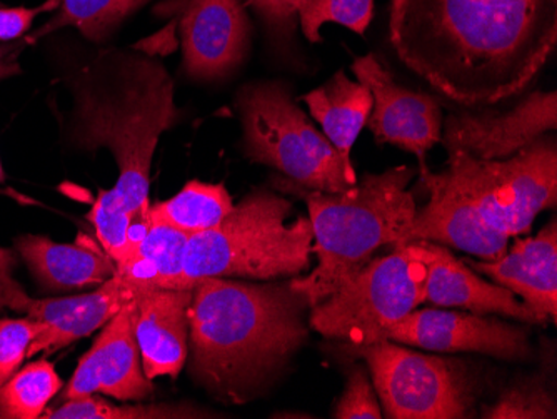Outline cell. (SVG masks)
Instances as JSON below:
<instances>
[{
    "label": "cell",
    "mask_w": 557,
    "mask_h": 419,
    "mask_svg": "<svg viewBox=\"0 0 557 419\" xmlns=\"http://www.w3.org/2000/svg\"><path fill=\"white\" fill-rule=\"evenodd\" d=\"M400 61L468 108L522 93L557 44V0H393Z\"/></svg>",
    "instance_id": "cell-1"
},
{
    "label": "cell",
    "mask_w": 557,
    "mask_h": 419,
    "mask_svg": "<svg viewBox=\"0 0 557 419\" xmlns=\"http://www.w3.org/2000/svg\"><path fill=\"white\" fill-rule=\"evenodd\" d=\"M308 311L311 303L293 281H197L189 308L190 373L222 402L258 398L308 341Z\"/></svg>",
    "instance_id": "cell-2"
},
{
    "label": "cell",
    "mask_w": 557,
    "mask_h": 419,
    "mask_svg": "<svg viewBox=\"0 0 557 419\" xmlns=\"http://www.w3.org/2000/svg\"><path fill=\"white\" fill-rule=\"evenodd\" d=\"M75 93V139L83 149L108 147L115 186L97 197L89 219L114 264L127 256V230L149 212L150 164L161 134L177 119L174 83L159 62L117 54Z\"/></svg>",
    "instance_id": "cell-3"
},
{
    "label": "cell",
    "mask_w": 557,
    "mask_h": 419,
    "mask_svg": "<svg viewBox=\"0 0 557 419\" xmlns=\"http://www.w3.org/2000/svg\"><path fill=\"white\" fill-rule=\"evenodd\" d=\"M414 169L408 165L366 174L361 183L343 193H321L296 187L308 205L312 226V255L318 266L293 286L311 308L333 294L344 281L374 259L383 246H403L414 218V194L408 189Z\"/></svg>",
    "instance_id": "cell-4"
},
{
    "label": "cell",
    "mask_w": 557,
    "mask_h": 419,
    "mask_svg": "<svg viewBox=\"0 0 557 419\" xmlns=\"http://www.w3.org/2000/svg\"><path fill=\"white\" fill-rule=\"evenodd\" d=\"M271 190L247 194L212 230L194 234L184 252L183 289L206 278L274 281L311 269L312 226Z\"/></svg>",
    "instance_id": "cell-5"
},
{
    "label": "cell",
    "mask_w": 557,
    "mask_h": 419,
    "mask_svg": "<svg viewBox=\"0 0 557 419\" xmlns=\"http://www.w3.org/2000/svg\"><path fill=\"white\" fill-rule=\"evenodd\" d=\"M237 108L250 161L277 169L302 189L334 194L358 183L352 164L294 102L286 84H249L237 94Z\"/></svg>",
    "instance_id": "cell-6"
},
{
    "label": "cell",
    "mask_w": 557,
    "mask_h": 419,
    "mask_svg": "<svg viewBox=\"0 0 557 419\" xmlns=\"http://www.w3.org/2000/svg\"><path fill=\"white\" fill-rule=\"evenodd\" d=\"M428 261L421 243L394 246L312 306L309 326L347 346L384 340V331L425 303Z\"/></svg>",
    "instance_id": "cell-7"
},
{
    "label": "cell",
    "mask_w": 557,
    "mask_h": 419,
    "mask_svg": "<svg viewBox=\"0 0 557 419\" xmlns=\"http://www.w3.org/2000/svg\"><path fill=\"white\" fill-rule=\"evenodd\" d=\"M444 174L493 230L509 237L529 233L541 212L556 208L557 149L546 136L508 159L447 152Z\"/></svg>",
    "instance_id": "cell-8"
},
{
    "label": "cell",
    "mask_w": 557,
    "mask_h": 419,
    "mask_svg": "<svg viewBox=\"0 0 557 419\" xmlns=\"http://www.w3.org/2000/svg\"><path fill=\"white\" fill-rule=\"evenodd\" d=\"M362 358L389 419H466L475 415V380L461 359L424 355L383 340L347 346Z\"/></svg>",
    "instance_id": "cell-9"
},
{
    "label": "cell",
    "mask_w": 557,
    "mask_h": 419,
    "mask_svg": "<svg viewBox=\"0 0 557 419\" xmlns=\"http://www.w3.org/2000/svg\"><path fill=\"white\" fill-rule=\"evenodd\" d=\"M384 340L433 353H478L506 361H522L533 353L524 328L496 315L414 309L384 331Z\"/></svg>",
    "instance_id": "cell-10"
},
{
    "label": "cell",
    "mask_w": 557,
    "mask_h": 419,
    "mask_svg": "<svg viewBox=\"0 0 557 419\" xmlns=\"http://www.w3.org/2000/svg\"><path fill=\"white\" fill-rule=\"evenodd\" d=\"M156 12L180 22L184 71L193 79H222L246 56L250 29L244 0H165Z\"/></svg>",
    "instance_id": "cell-11"
},
{
    "label": "cell",
    "mask_w": 557,
    "mask_h": 419,
    "mask_svg": "<svg viewBox=\"0 0 557 419\" xmlns=\"http://www.w3.org/2000/svg\"><path fill=\"white\" fill-rule=\"evenodd\" d=\"M350 71L371 89L372 111L366 126L379 144H393L428 168L429 151L441 143L443 109L429 94L399 86L374 54L358 58Z\"/></svg>",
    "instance_id": "cell-12"
},
{
    "label": "cell",
    "mask_w": 557,
    "mask_h": 419,
    "mask_svg": "<svg viewBox=\"0 0 557 419\" xmlns=\"http://www.w3.org/2000/svg\"><path fill=\"white\" fill-rule=\"evenodd\" d=\"M556 127V93L534 90L509 111L454 112L443 122L441 143L447 152L494 161L518 155Z\"/></svg>",
    "instance_id": "cell-13"
},
{
    "label": "cell",
    "mask_w": 557,
    "mask_h": 419,
    "mask_svg": "<svg viewBox=\"0 0 557 419\" xmlns=\"http://www.w3.org/2000/svg\"><path fill=\"white\" fill-rule=\"evenodd\" d=\"M429 201L416 211L404 244L434 243L459 249L479 261H494L508 249L511 237L493 230L478 209L447 180L444 171H419ZM403 244V246H404Z\"/></svg>",
    "instance_id": "cell-14"
},
{
    "label": "cell",
    "mask_w": 557,
    "mask_h": 419,
    "mask_svg": "<svg viewBox=\"0 0 557 419\" xmlns=\"http://www.w3.org/2000/svg\"><path fill=\"white\" fill-rule=\"evenodd\" d=\"M137 294L139 291L114 274L92 293L69 298L33 299L18 287L8 308L25 312L44 324L42 333L27 352L30 358L37 353L58 352L106 326L124 306L136 299Z\"/></svg>",
    "instance_id": "cell-15"
},
{
    "label": "cell",
    "mask_w": 557,
    "mask_h": 419,
    "mask_svg": "<svg viewBox=\"0 0 557 419\" xmlns=\"http://www.w3.org/2000/svg\"><path fill=\"white\" fill-rule=\"evenodd\" d=\"M102 393L121 402H140L152 394L134 334V301L104 326L89 353L81 358L64 399Z\"/></svg>",
    "instance_id": "cell-16"
},
{
    "label": "cell",
    "mask_w": 557,
    "mask_h": 419,
    "mask_svg": "<svg viewBox=\"0 0 557 419\" xmlns=\"http://www.w3.org/2000/svg\"><path fill=\"white\" fill-rule=\"evenodd\" d=\"M469 268L493 283L521 296L541 324L557 319V224L556 218L536 236L519 237L494 261L462 259Z\"/></svg>",
    "instance_id": "cell-17"
},
{
    "label": "cell",
    "mask_w": 557,
    "mask_h": 419,
    "mask_svg": "<svg viewBox=\"0 0 557 419\" xmlns=\"http://www.w3.org/2000/svg\"><path fill=\"white\" fill-rule=\"evenodd\" d=\"M193 289L140 291L134 299V334L149 380L180 377L189 356Z\"/></svg>",
    "instance_id": "cell-18"
},
{
    "label": "cell",
    "mask_w": 557,
    "mask_h": 419,
    "mask_svg": "<svg viewBox=\"0 0 557 419\" xmlns=\"http://www.w3.org/2000/svg\"><path fill=\"white\" fill-rule=\"evenodd\" d=\"M421 244L428 261L425 301L437 308L465 309L474 315H496L543 326L540 318L524 303L519 301L511 291L484 280L462 259L456 258L446 246Z\"/></svg>",
    "instance_id": "cell-19"
},
{
    "label": "cell",
    "mask_w": 557,
    "mask_h": 419,
    "mask_svg": "<svg viewBox=\"0 0 557 419\" xmlns=\"http://www.w3.org/2000/svg\"><path fill=\"white\" fill-rule=\"evenodd\" d=\"M17 249L37 280L49 289H75L100 286L115 274V264L108 252L90 241L61 244L42 236H22Z\"/></svg>",
    "instance_id": "cell-20"
},
{
    "label": "cell",
    "mask_w": 557,
    "mask_h": 419,
    "mask_svg": "<svg viewBox=\"0 0 557 419\" xmlns=\"http://www.w3.org/2000/svg\"><path fill=\"white\" fill-rule=\"evenodd\" d=\"M300 101L308 104L312 118L321 124L322 133L336 147L341 158L352 164L350 151L372 111L371 89L361 81H350L344 71H339L324 86L304 94Z\"/></svg>",
    "instance_id": "cell-21"
},
{
    "label": "cell",
    "mask_w": 557,
    "mask_h": 419,
    "mask_svg": "<svg viewBox=\"0 0 557 419\" xmlns=\"http://www.w3.org/2000/svg\"><path fill=\"white\" fill-rule=\"evenodd\" d=\"M189 234L149 218L136 251L115 264V274L134 289H183L184 252Z\"/></svg>",
    "instance_id": "cell-22"
},
{
    "label": "cell",
    "mask_w": 557,
    "mask_h": 419,
    "mask_svg": "<svg viewBox=\"0 0 557 419\" xmlns=\"http://www.w3.org/2000/svg\"><path fill=\"white\" fill-rule=\"evenodd\" d=\"M233 209V197L224 184L190 181L168 201L150 205L149 218L194 236L218 226Z\"/></svg>",
    "instance_id": "cell-23"
},
{
    "label": "cell",
    "mask_w": 557,
    "mask_h": 419,
    "mask_svg": "<svg viewBox=\"0 0 557 419\" xmlns=\"http://www.w3.org/2000/svg\"><path fill=\"white\" fill-rule=\"evenodd\" d=\"M61 387L54 366L49 361L30 362L0 386V418H40Z\"/></svg>",
    "instance_id": "cell-24"
},
{
    "label": "cell",
    "mask_w": 557,
    "mask_h": 419,
    "mask_svg": "<svg viewBox=\"0 0 557 419\" xmlns=\"http://www.w3.org/2000/svg\"><path fill=\"white\" fill-rule=\"evenodd\" d=\"M147 0H59V12L33 39L54 33L65 26L79 29L94 42L104 40L127 15L146 4Z\"/></svg>",
    "instance_id": "cell-25"
},
{
    "label": "cell",
    "mask_w": 557,
    "mask_h": 419,
    "mask_svg": "<svg viewBox=\"0 0 557 419\" xmlns=\"http://www.w3.org/2000/svg\"><path fill=\"white\" fill-rule=\"evenodd\" d=\"M40 418L49 419H164V418H221L208 409L190 403L177 405H112L96 394L84 398L67 399L58 409H46Z\"/></svg>",
    "instance_id": "cell-26"
},
{
    "label": "cell",
    "mask_w": 557,
    "mask_h": 419,
    "mask_svg": "<svg viewBox=\"0 0 557 419\" xmlns=\"http://www.w3.org/2000/svg\"><path fill=\"white\" fill-rule=\"evenodd\" d=\"M484 419H556V394L547 371L522 374L504 387L493 405L481 409Z\"/></svg>",
    "instance_id": "cell-27"
},
{
    "label": "cell",
    "mask_w": 557,
    "mask_h": 419,
    "mask_svg": "<svg viewBox=\"0 0 557 419\" xmlns=\"http://www.w3.org/2000/svg\"><path fill=\"white\" fill-rule=\"evenodd\" d=\"M300 29L309 42H322L321 27L336 22L356 34H364L374 15V0H296Z\"/></svg>",
    "instance_id": "cell-28"
},
{
    "label": "cell",
    "mask_w": 557,
    "mask_h": 419,
    "mask_svg": "<svg viewBox=\"0 0 557 419\" xmlns=\"http://www.w3.org/2000/svg\"><path fill=\"white\" fill-rule=\"evenodd\" d=\"M36 319H2L0 321V386L21 368L33 341L42 333Z\"/></svg>",
    "instance_id": "cell-29"
},
{
    "label": "cell",
    "mask_w": 557,
    "mask_h": 419,
    "mask_svg": "<svg viewBox=\"0 0 557 419\" xmlns=\"http://www.w3.org/2000/svg\"><path fill=\"white\" fill-rule=\"evenodd\" d=\"M334 419H381L383 408L368 371L356 365L347 374L346 387L333 409Z\"/></svg>",
    "instance_id": "cell-30"
},
{
    "label": "cell",
    "mask_w": 557,
    "mask_h": 419,
    "mask_svg": "<svg viewBox=\"0 0 557 419\" xmlns=\"http://www.w3.org/2000/svg\"><path fill=\"white\" fill-rule=\"evenodd\" d=\"M255 9L275 39L289 42L296 30V0H244Z\"/></svg>",
    "instance_id": "cell-31"
},
{
    "label": "cell",
    "mask_w": 557,
    "mask_h": 419,
    "mask_svg": "<svg viewBox=\"0 0 557 419\" xmlns=\"http://www.w3.org/2000/svg\"><path fill=\"white\" fill-rule=\"evenodd\" d=\"M59 8V0H49L37 9L2 8L0 5V40H14L27 33L37 14Z\"/></svg>",
    "instance_id": "cell-32"
},
{
    "label": "cell",
    "mask_w": 557,
    "mask_h": 419,
    "mask_svg": "<svg viewBox=\"0 0 557 419\" xmlns=\"http://www.w3.org/2000/svg\"><path fill=\"white\" fill-rule=\"evenodd\" d=\"M14 264V252L0 248V308H8L12 294L21 287V284L12 278Z\"/></svg>",
    "instance_id": "cell-33"
},
{
    "label": "cell",
    "mask_w": 557,
    "mask_h": 419,
    "mask_svg": "<svg viewBox=\"0 0 557 419\" xmlns=\"http://www.w3.org/2000/svg\"><path fill=\"white\" fill-rule=\"evenodd\" d=\"M175 27H177V22L174 21L168 29L156 34V36L150 37L149 40H144L146 44H140L139 47L146 49L147 54H169V52L174 51L175 46H177V44H175L177 40H175L174 36Z\"/></svg>",
    "instance_id": "cell-34"
},
{
    "label": "cell",
    "mask_w": 557,
    "mask_h": 419,
    "mask_svg": "<svg viewBox=\"0 0 557 419\" xmlns=\"http://www.w3.org/2000/svg\"><path fill=\"white\" fill-rule=\"evenodd\" d=\"M18 65L11 62V64L0 65V79H4V77L12 76V74H17Z\"/></svg>",
    "instance_id": "cell-35"
},
{
    "label": "cell",
    "mask_w": 557,
    "mask_h": 419,
    "mask_svg": "<svg viewBox=\"0 0 557 419\" xmlns=\"http://www.w3.org/2000/svg\"><path fill=\"white\" fill-rule=\"evenodd\" d=\"M11 62L5 61L4 51H2V49H0V65L11 64Z\"/></svg>",
    "instance_id": "cell-36"
},
{
    "label": "cell",
    "mask_w": 557,
    "mask_h": 419,
    "mask_svg": "<svg viewBox=\"0 0 557 419\" xmlns=\"http://www.w3.org/2000/svg\"><path fill=\"white\" fill-rule=\"evenodd\" d=\"M4 169H2V162H0V181H4Z\"/></svg>",
    "instance_id": "cell-37"
}]
</instances>
